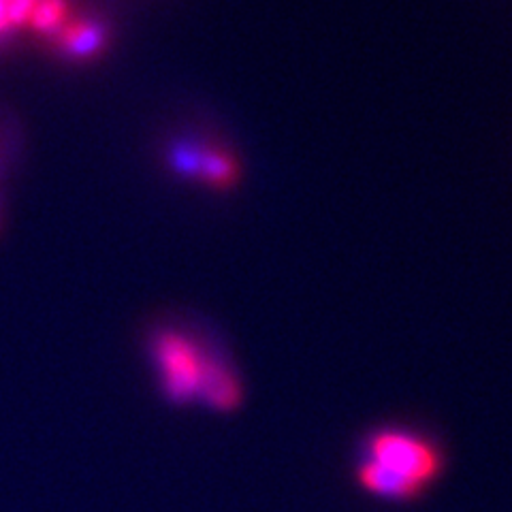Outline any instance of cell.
<instances>
[{
	"instance_id": "obj_1",
	"label": "cell",
	"mask_w": 512,
	"mask_h": 512,
	"mask_svg": "<svg viewBox=\"0 0 512 512\" xmlns=\"http://www.w3.org/2000/svg\"><path fill=\"white\" fill-rule=\"evenodd\" d=\"M359 457L374 461L425 493L440 483L448 466L444 446L436 438L406 425H380L367 431Z\"/></svg>"
},
{
	"instance_id": "obj_2",
	"label": "cell",
	"mask_w": 512,
	"mask_h": 512,
	"mask_svg": "<svg viewBox=\"0 0 512 512\" xmlns=\"http://www.w3.org/2000/svg\"><path fill=\"white\" fill-rule=\"evenodd\" d=\"M150 350L158 387L167 402L173 406L199 402L207 367L216 350L192 333L175 327L158 329L152 335Z\"/></svg>"
},
{
	"instance_id": "obj_3",
	"label": "cell",
	"mask_w": 512,
	"mask_h": 512,
	"mask_svg": "<svg viewBox=\"0 0 512 512\" xmlns=\"http://www.w3.org/2000/svg\"><path fill=\"white\" fill-rule=\"evenodd\" d=\"M175 169L192 173L201 178L207 186L224 190L233 188L239 180V163L237 158L220 146H186L173 152Z\"/></svg>"
},
{
	"instance_id": "obj_4",
	"label": "cell",
	"mask_w": 512,
	"mask_h": 512,
	"mask_svg": "<svg viewBox=\"0 0 512 512\" xmlns=\"http://www.w3.org/2000/svg\"><path fill=\"white\" fill-rule=\"evenodd\" d=\"M246 389L239 372L229 359H224L216 350L207 367L199 402L216 414H235L244 406Z\"/></svg>"
},
{
	"instance_id": "obj_5",
	"label": "cell",
	"mask_w": 512,
	"mask_h": 512,
	"mask_svg": "<svg viewBox=\"0 0 512 512\" xmlns=\"http://www.w3.org/2000/svg\"><path fill=\"white\" fill-rule=\"evenodd\" d=\"M352 478H355L357 487L370 495V498H376L380 502H389V504H414L425 498V491L419 487H414L406 480L397 478L389 470H384L376 466L374 461L367 459H357L355 461V470H352Z\"/></svg>"
},
{
	"instance_id": "obj_6",
	"label": "cell",
	"mask_w": 512,
	"mask_h": 512,
	"mask_svg": "<svg viewBox=\"0 0 512 512\" xmlns=\"http://www.w3.org/2000/svg\"><path fill=\"white\" fill-rule=\"evenodd\" d=\"M62 45L67 47L73 54H90L94 50H99L103 43V32L99 28H94L90 24L82 26H73L69 30H64L62 35Z\"/></svg>"
},
{
	"instance_id": "obj_7",
	"label": "cell",
	"mask_w": 512,
	"mask_h": 512,
	"mask_svg": "<svg viewBox=\"0 0 512 512\" xmlns=\"http://www.w3.org/2000/svg\"><path fill=\"white\" fill-rule=\"evenodd\" d=\"M64 3L62 0H37L35 9H32L30 22L39 30H50L62 22Z\"/></svg>"
},
{
	"instance_id": "obj_8",
	"label": "cell",
	"mask_w": 512,
	"mask_h": 512,
	"mask_svg": "<svg viewBox=\"0 0 512 512\" xmlns=\"http://www.w3.org/2000/svg\"><path fill=\"white\" fill-rule=\"evenodd\" d=\"M11 0H0V30H5L11 22Z\"/></svg>"
}]
</instances>
